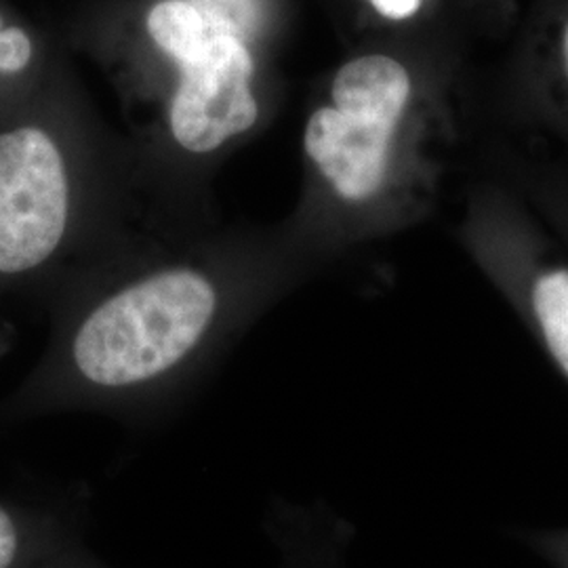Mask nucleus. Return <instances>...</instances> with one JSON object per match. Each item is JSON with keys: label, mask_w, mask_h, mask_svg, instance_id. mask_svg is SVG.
Instances as JSON below:
<instances>
[{"label": "nucleus", "mask_w": 568, "mask_h": 568, "mask_svg": "<svg viewBox=\"0 0 568 568\" xmlns=\"http://www.w3.org/2000/svg\"><path fill=\"white\" fill-rule=\"evenodd\" d=\"M77 220V183L58 140L32 122L0 131V300L44 284Z\"/></svg>", "instance_id": "obj_3"}, {"label": "nucleus", "mask_w": 568, "mask_h": 568, "mask_svg": "<svg viewBox=\"0 0 568 568\" xmlns=\"http://www.w3.org/2000/svg\"><path fill=\"white\" fill-rule=\"evenodd\" d=\"M34 60V42L30 34L7 23L0 13V81H11L21 77Z\"/></svg>", "instance_id": "obj_8"}, {"label": "nucleus", "mask_w": 568, "mask_h": 568, "mask_svg": "<svg viewBox=\"0 0 568 568\" xmlns=\"http://www.w3.org/2000/svg\"><path fill=\"white\" fill-rule=\"evenodd\" d=\"M371 2L379 13H384L392 20H405L422 7V0H371Z\"/></svg>", "instance_id": "obj_9"}, {"label": "nucleus", "mask_w": 568, "mask_h": 568, "mask_svg": "<svg viewBox=\"0 0 568 568\" xmlns=\"http://www.w3.org/2000/svg\"><path fill=\"white\" fill-rule=\"evenodd\" d=\"M333 105L305 124V154L333 201L347 209L382 203L394 182V138L410 98L400 61L365 55L333 81Z\"/></svg>", "instance_id": "obj_2"}, {"label": "nucleus", "mask_w": 568, "mask_h": 568, "mask_svg": "<svg viewBox=\"0 0 568 568\" xmlns=\"http://www.w3.org/2000/svg\"><path fill=\"white\" fill-rule=\"evenodd\" d=\"M220 23L185 0H164L150 11L148 32L164 53L180 63L196 53Z\"/></svg>", "instance_id": "obj_6"}, {"label": "nucleus", "mask_w": 568, "mask_h": 568, "mask_svg": "<svg viewBox=\"0 0 568 568\" xmlns=\"http://www.w3.org/2000/svg\"><path fill=\"white\" fill-rule=\"evenodd\" d=\"M562 47H565V61H567V72H568V23H567V30H565V41H562Z\"/></svg>", "instance_id": "obj_10"}, {"label": "nucleus", "mask_w": 568, "mask_h": 568, "mask_svg": "<svg viewBox=\"0 0 568 568\" xmlns=\"http://www.w3.org/2000/svg\"><path fill=\"white\" fill-rule=\"evenodd\" d=\"M180 72L171 133L183 150L209 154L257 122L251 53L224 23L194 55L180 61Z\"/></svg>", "instance_id": "obj_4"}, {"label": "nucleus", "mask_w": 568, "mask_h": 568, "mask_svg": "<svg viewBox=\"0 0 568 568\" xmlns=\"http://www.w3.org/2000/svg\"><path fill=\"white\" fill-rule=\"evenodd\" d=\"M41 528L30 509L0 499V568L30 567Z\"/></svg>", "instance_id": "obj_7"}, {"label": "nucleus", "mask_w": 568, "mask_h": 568, "mask_svg": "<svg viewBox=\"0 0 568 568\" xmlns=\"http://www.w3.org/2000/svg\"><path fill=\"white\" fill-rule=\"evenodd\" d=\"M288 284L264 267L203 262L60 284L47 302L51 331L41 358L0 403V422L70 410L142 415L169 405L278 304Z\"/></svg>", "instance_id": "obj_1"}, {"label": "nucleus", "mask_w": 568, "mask_h": 568, "mask_svg": "<svg viewBox=\"0 0 568 568\" xmlns=\"http://www.w3.org/2000/svg\"><path fill=\"white\" fill-rule=\"evenodd\" d=\"M487 267L535 342L568 384V264L530 246H490Z\"/></svg>", "instance_id": "obj_5"}]
</instances>
